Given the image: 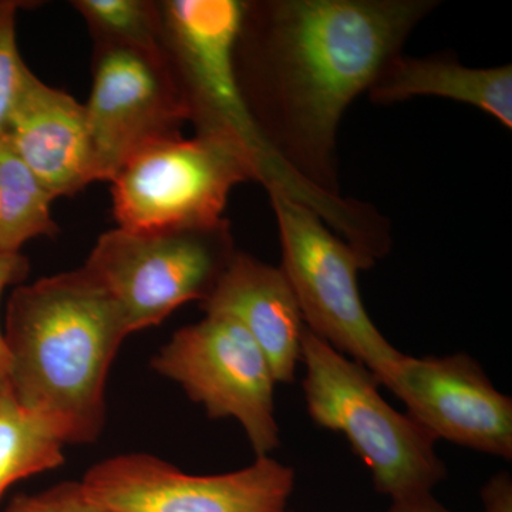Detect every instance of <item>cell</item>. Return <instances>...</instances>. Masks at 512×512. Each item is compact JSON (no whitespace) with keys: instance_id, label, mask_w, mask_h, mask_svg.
<instances>
[{"instance_id":"4fadbf2b","label":"cell","mask_w":512,"mask_h":512,"mask_svg":"<svg viewBox=\"0 0 512 512\" xmlns=\"http://www.w3.org/2000/svg\"><path fill=\"white\" fill-rule=\"evenodd\" d=\"M200 308L237 320L264 352L276 383L295 382L305 322L281 266L237 251Z\"/></svg>"},{"instance_id":"2e32d148","label":"cell","mask_w":512,"mask_h":512,"mask_svg":"<svg viewBox=\"0 0 512 512\" xmlns=\"http://www.w3.org/2000/svg\"><path fill=\"white\" fill-rule=\"evenodd\" d=\"M63 447L45 420L0 389V498L10 485L63 466Z\"/></svg>"},{"instance_id":"9c48e42d","label":"cell","mask_w":512,"mask_h":512,"mask_svg":"<svg viewBox=\"0 0 512 512\" xmlns=\"http://www.w3.org/2000/svg\"><path fill=\"white\" fill-rule=\"evenodd\" d=\"M295 471L271 456L217 476H191L150 454L101 461L80 481L103 512H285Z\"/></svg>"},{"instance_id":"6da1fadb","label":"cell","mask_w":512,"mask_h":512,"mask_svg":"<svg viewBox=\"0 0 512 512\" xmlns=\"http://www.w3.org/2000/svg\"><path fill=\"white\" fill-rule=\"evenodd\" d=\"M437 0H249L235 40L241 99L296 181L340 197L343 114L369 92Z\"/></svg>"},{"instance_id":"7c38bea8","label":"cell","mask_w":512,"mask_h":512,"mask_svg":"<svg viewBox=\"0 0 512 512\" xmlns=\"http://www.w3.org/2000/svg\"><path fill=\"white\" fill-rule=\"evenodd\" d=\"M15 153L56 198L96 180L86 107L26 69L5 134Z\"/></svg>"},{"instance_id":"ac0fdd59","label":"cell","mask_w":512,"mask_h":512,"mask_svg":"<svg viewBox=\"0 0 512 512\" xmlns=\"http://www.w3.org/2000/svg\"><path fill=\"white\" fill-rule=\"evenodd\" d=\"M25 5L0 0V140L5 137L23 74L28 69L16 42V12Z\"/></svg>"},{"instance_id":"5b68a950","label":"cell","mask_w":512,"mask_h":512,"mask_svg":"<svg viewBox=\"0 0 512 512\" xmlns=\"http://www.w3.org/2000/svg\"><path fill=\"white\" fill-rule=\"evenodd\" d=\"M237 254L231 224L104 232L82 266L120 306L131 333L205 302Z\"/></svg>"},{"instance_id":"d6986e66","label":"cell","mask_w":512,"mask_h":512,"mask_svg":"<svg viewBox=\"0 0 512 512\" xmlns=\"http://www.w3.org/2000/svg\"><path fill=\"white\" fill-rule=\"evenodd\" d=\"M29 274V261L22 254L0 255V298L8 286L18 285L25 281ZM9 355L5 338L0 329V389L9 384Z\"/></svg>"},{"instance_id":"277c9868","label":"cell","mask_w":512,"mask_h":512,"mask_svg":"<svg viewBox=\"0 0 512 512\" xmlns=\"http://www.w3.org/2000/svg\"><path fill=\"white\" fill-rule=\"evenodd\" d=\"M274 208L282 266L303 322L333 349L362 363L386 386L402 362L399 352L370 319L359 291V272L373 268L308 205L268 191Z\"/></svg>"},{"instance_id":"3957f363","label":"cell","mask_w":512,"mask_h":512,"mask_svg":"<svg viewBox=\"0 0 512 512\" xmlns=\"http://www.w3.org/2000/svg\"><path fill=\"white\" fill-rule=\"evenodd\" d=\"M302 387L313 423L342 433L372 473L373 485L390 500L433 493L447 478L436 439L407 413L397 412L362 363L342 355L303 329Z\"/></svg>"},{"instance_id":"603a6c76","label":"cell","mask_w":512,"mask_h":512,"mask_svg":"<svg viewBox=\"0 0 512 512\" xmlns=\"http://www.w3.org/2000/svg\"><path fill=\"white\" fill-rule=\"evenodd\" d=\"M45 497L39 495H18L13 498L12 503L5 512H45Z\"/></svg>"},{"instance_id":"52a82bcc","label":"cell","mask_w":512,"mask_h":512,"mask_svg":"<svg viewBox=\"0 0 512 512\" xmlns=\"http://www.w3.org/2000/svg\"><path fill=\"white\" fill-rule=\"evenodd\" d=\"M245 181H259V170L237 141L175 138L137 154L110 181L114 218L127 229L215 224L232 188Z\"/></svg>"},{"instance_id":"e0dca14e","label":"cell","mask_w":512,"mask_h":512,"mask_svg":"<svg viewBox=\"0 0 512 512\" xmlns=\"http://www.w3.org/2000/svg\"><path fill=\"white\" fill-rule=\"evenodd\" d=\"M94 45L128 47L163 55L160 2L151 0H74Z\"/></svg>"},{"instance_id":"ba28073f","label":"cell","mask_w":512,"mask_h":512,"mask_svg":"<svg viewBox=\"0 0 512 512\" xmlns=\"http://www.w3.org/2000/svg\"><path fill=\"white\" fill-rule=\"evenodd\" d=\"M151 366L180 384L210 419L238 420L256 457L269 456L281 444L274 372L237 320L207 315L177 330Z\"/></svg>"},{"instance_id":"7a4b0ae2","label":"cell","mask_w":512,"mask_h":512,"mask_svg":"<svg viewBox=\"0 0 512 512\" xmlns=\"http://www.w3.org/2000/svg\"><path fill=\"white\" fill-rule=\"evenodd\" d=\"M128 335L120 306L83 268L19 285L3 332L10 393L64 444L94 443L111 363Z\"/></svg>"},{"instance_id":"44dd1931","label":"cell","mask_w":512,"mask_h":512,"mask_svg":"<svg viewBox=\"0 0 512 512\" xmlns=\"http://www.w3.org/2000/svg\"><path fill=\"white\" fill-rule=\"evenodd\" d=\"M484 512H512V477L508 471L494 474L481 488Z\"/></svg>"},{"instance_id":"8992f818","label":"cell","mask_w":512,"mask_h":512,"mask_svg":"<svg viewBox=\"0 0 512 512\" xmlns=\"http://www.w3.org/2000/svg\"><path fill=\"white\" fill-rule=\"evenodd\" d=\"M163 52L183 94L197 134L241 144L254 158L259 183L289 190L295 178L269 154L239 94L234 73L235 40L244 16L241 0H164Z\"/></svg>"},{"instance_id":"cb8c5ba5","label":"cell","mask_w":512,"mask_h":512,"mask_svg":"<svg viewBox=\"0 0 512 512\" xmlns=\"http://www.w3.org/2000/svg\"><path fill=\"white\" fill-rule=\"evenodd\" d=\"M285 512H295V511H289V510H288V511H285Z\"/></svg>"},{"instance_id":"7402d4cb","label":"cell","mask_w":512,"mask_h":512,"mask_svg":"<svg viewBox=\"0 0 512 512\" xmlns=\"http://www.w3.org/2000/svg\"><path fill=\"white\" fill-rule=\"evenodd\" d=\"M386 512H454L444 507L439 500H436L433 493L410 495L392 501L389 510Z\"/></svg>"},{"instance_id":"5bb4252c","label":"cell","mask_w":512,"mask_h":512,"mask_svg":"<svg viewBox=\"0 0 512 512\" xmlns=\"http://www.w3.org/2000/svg\"><path fill=\"white\" fill-rule=\"evenodd\" d=\"M369 99L392 104L420 96L444 97L485 111L512 130V66L473 69L450 56L397 55L370 87Z\"/></svg>"},{"instance_id":"8fae6325","label":"cell","mask_w":512,"mask_h":512,"mask_svg":"<svg viewBox=\"0 0 512 512\" xmlns=\"http://www.w3.org/2000/svg\"><path fill=\"white\" fill-rule=\"evenodd\" d=\"M384 387L436 441L511 460L512 399L467 353L404 355Z\"/></svg>"},{"instance_id":"30bf717a","label":"cell","mask_w":512,"mask_h":512,"mask_svg":"<svg viewBox=\"0 0 512 512\" xmlns=\"http://www.w3.org/2000/svg\"><path fill=\"white\" fill-rule=\"evenodd\" d=\"M86 107L96 180L110 181L147 148L183 137L190 123L167 59L128 47L94 45Z\"/></svg>"},{"instance_id":"ffe728a7","label":"cell","mask_w":512,"mask_h":512,"mask_svg":"<svg viewBox=\"0 0 512 512\" xmlns=\"http://www.w3.org/2000/svg\"><path fill=\"white\" fill-rule=\"evenodd\" d=\"M45 512H103L84 494L80 483H62L43 493Z\"/></svg>"},{"instance_id":"9a60e30c","label":"cell","mask_w":512,"mask_h":512,"mask_svg":"<svg viewBox=\"0 0 512 512\" xmlns=\"http://www.w3.org/2000/svg\"><path fill=\"white\" fill-rule=\"evenodd\" d=\"M55 200V195L3 137L0 140V255L19 254V249L33 238L55 237L59 232L52 218Z\"/></svg>"}]
</instances>
